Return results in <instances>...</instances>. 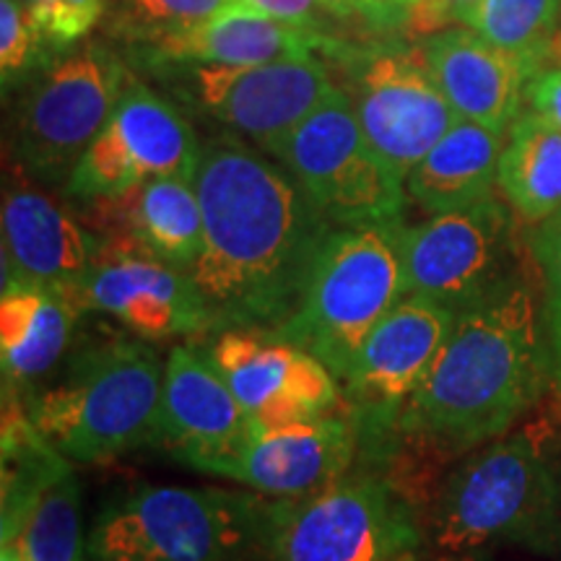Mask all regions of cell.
<instances>
[{"label":"cell","mask_w":561,"mask_h":561,"mask_svg":"<svg viewBox=\"0 0 561 561\" xmlns=\"http://www.w3.org/2000/svg\"><path fill=\"white\" fill-rule=\"evenodd\" d=\"M335 19H359L371 30L401 26L403 9L392 0H322Z\"/></svg>","instance_id":"e575fe53"},{"label":"cell","mask_w":561,"mask_h":561,"mask_svg":"<svg viewBox=\"0 0 561 561\" xmlns=\"http://www.w3.org/2000/svg\"><path fill=\"white\" fill-rule=\"evenodd\" d=\"M234 3L250 5V9L265 13V16L318 34H328L333 21H339L322 0H234Z\"/></svg>","instance_id":"d6a6232c"},{"label":"cell","mask_w":561,"mask_h":561,"mask_svg":"<svg viewBox=\"0 0 561 561\" xmlns=\"http://www.w3.org/2000/svg\"><path fill=\"white\" fill-rule=\"evenodd\" d=\"M0 561H21V559L16 557V553H11L9 549H3L0 551Z\"/></svg>","instance_id":"f35d334b"},{"label":"cell","mask_w":561,"mask_h":561,"mask_svg":"<svg viewBox=\"0 0 561 561\" xmlns=\"http://www.w3.org/2000/svg\"><path fill=\"white\" fill-rule=\"evenodd\" d=\"M559 26L561 0H483L468 30L512 55L533 79L549 62Z\"/></svg>","instance_id":"4316f807"},{"label":"cell","mask_w":561,"mask_h":561,"mask_svg":"<svg viewBox=\"0 0 561 561\" xmlns=\"http://www.w3.org/2000/svg\"><path fill=\"white\" fill-rule=\"evenodd\" d=\"M203 244L191 276L214 331L273 333L305 301L333 224L284 164L240 138L203 144Z\"/></svg>","instance_id":"6da1fadb"},{"label":"cell","mask_w":561,"mask_h":561,"mask_svg":"<svg viewBox=\"0 0 561 561\" xmlns=\"http://www.w3.org/2000/svg\"><path fill=\"white\" fill-rule=\"evenodd\" d=\"M419 546L413 502L364 462L312 494L268 504V561H419Z\"/></svg>","instance_id":"52a82bcc"},{"label":"cell","mask_w":561,"mask_h":561,"mask_svg":"<svg viewBox=\"0 0 561 561\" xmlns=\"http://www.w3.org/2000/svg\"><path fill=\"white\" fill-rule=\"evenodd\" d=\"M255 430L328 416L341 405L333 371L305 348L263 331H219L203 348Z\"/></svg>","instance_id":"5bb4252c"},{"label":"cell","mask_w":561,"mask_h":561,"mask_svg":"<svg viewBox=\"0 0 561 561\" xmlns=\"http://www.w3.org/2000/svg\"><path fill=\"white\" fill-rule=\"evenodd\" d=\"M128 68L102 42H83L53 60L21 102L16 157L37 178L68 180L83 151L107 128Z\"/></svg>","instance_id":"8fae6325"},{"label":"cell","mask_w":561,"mask_h":561,"mask_svg":"<svg viewBox=\"0 0 561 561\" xmlns=\"http://www.w3.org/2000/svg\"><path fill=\"white\" fill-rule=\"evenodd\" d=\"M549 62H553V66L561 68V26H559L557 34H553V39H551V47H549Z\"/></svg>","instance_id":"74e56055"},{"label":"cell","mask_w":561,"mask_h":561,"mask_svg":"<svg viewBox=\"0 0 561 561\" xmlns=\"http://www.w3.org/2000/svg\"><path fill=\"white\" fill-rule=\"evenodd\" d=\"M268 504L210 486H138L89 530L91 561H252L265 557Z\"/></svg>","instance_id":"5b68a950"},{"label":"cell","mask_w":561,"mask_h":561,"mask_svg":"<svg viewBox=\"0 0 561 561\" xmlns=\"http://www.w3.org/2000/svg\"><path fill=\"white\" fill-rule=\"evenodd\" d=\"M3 286H39L66 291L96 265L102 240L26 182L5 187L3 210Z\"/></svg>","instance_id":"ac0fdd59"},{"label":"cell","mask_w":561,"mask_h":561,"mask_svg":"<svg viewBox=\"0 0 561 561\" xmlns=\"http://www.w3.org/2000/svg\"><path fill=\"white\" fill-rule=\"evenodd\" d=\"M60 297L79 314H112L140 341L214 331V314L191 273L151 257L96 263Z\"/></svg>","instance_id":"2e32d148"},{"label":"cell","mask_w":561,"mask_h":561,"mask_svg":"<svg viewBox=\"0 0 561 561\" xmlns=\"http://www.w3.org/2000/svg\"><path fill=\"white\" fill-rule=\"evenodd\" d=\"M144 182L130 151L107 123V128L94 138V144L83 151L79 164L68 174L66 195L73 201L107 198V195L128 193Z\"/></svg>","instance_id":"83f0119b"},{"label":"cell","mask_w":561,"mask_h":561,"mask_svg":"<svg viewBox=\"0 0 561 561\" xmlns=\"http://www.w3.org/2000/svg\"><path fill=\"white\" fill-rule=\"evenodd\" d=\"M331 58L343 60L351 107L364 136L403 182L413 167L460 121L434 83L421 47L341 42Z\"/></svg>","instance_id":"30bf717a"},{"label":"cell","mask_w":561,"mask_h":561,"mask_svg":"<svg viewBox=\"0 0 561 561\" xmlns=\"http://www.w3.org/2000/svg\"><path fill=\"white\" fill-rule=\"evenodd\" d=\"M359 432L346 413L255 430L231 481L273 500H297L346 476L359 462Z\"/></svg>","instance_id":"d6986e66"},{"label":"cell","mask_w":561,"mask_h":561,"mask_svg":"<svg viewBox=\"0 0 561 561\" xmlns=\"http://www.w3.org/2000/svg\"><path fill=\"white\" fill-rule=\"evenodd\" d=\"M504 136L471 121H458L413 167L405 191L421 208L447 214L489 198L500 172Z\"/></svg>","instance_id":"44dd1931"},{"label":"cell","mask_w":561,"mask_h":561,"mask_svg":"<svg viewBox=\"0 0 561 561\" xmlns=\"http://www.w3.org/2000/svg\"><path fill=\"white\" fill-rule=\"evenodd\" d=\"M403 268L409 294L466 310L520 273L515 221L494 195L434 214L405 229Z\"/></svg>","instance_id":"4fadbf2b"},{"label":"cell","mask_w":561,"mask_h":561,"mask_svg":"<svg viewBox=\"0 0 561 561\" xmlns=\"http://www.w3.org/2000/svg\"><path fill=\"white\" fill-rule=\"evenodd\" d=\"M133 237L153 261L191 273L203 244V208L195 182L146 180L133 214Z\"/></svg>","instance_id":"d4e9b609"},{"label":"cell","mask_w":561,"mask_h":561,"mask_svg":"<svg viewBox=\"0 0 561 561\" xmlns=\"http://www.w3.org/2000/svg\"><path fill=\"white\" fill-rule=\"evenodd\" d=\"M55 45L34 24L21 0H0V79L3 94L11 87L37 79L53 66Z\"/></svg>","instance_id":"f1b7e54d"},{"label":"cell","mask_w":561,"mask_h":561,"mask_svg":"<svg viewBox=\"0 0 561 561\" xmlns=\"http://www.w3.org/2000/svg\"><path fill=\"white\" fill-rule=\"evenodd\" d=\"M403 234L401 219L335 229L297 314L273 335L305 348L341 382L377 322L409 297Z\"/></svg>","instance_id":"8992f818"},{"label":"cell","mask_w":561,"mask_h":561,"mask_svg":"<svg viewBox=\"0 0 561 561\" xmlns=\"http://www.w3.org/2000/svg\"><path fill=\"white\" fill-rule=\"evenodd\" d=\"M110 125L130 151L140 178H182L195 182L203 146H198L191 123L172 102L161 100L130 70Z\"/></svg>","instance_id":"603a6c76"},{"label":"cell","mask_w":561,"mask_h":561,"mask_svg":"<svg viewBox=\"0 0 561 561\" xmlns=\"http://www.w3.org/2000/svg\"><path fill=\"white\" fill-rule=\"evenodd\" d=\"M289 170L333 227L401 219L405 182L377 157L343 87L271 153Z\"/></svg>","instance_id":"9c48e42d"},{"label":"cell","mask_w":561,"mask_h":561,"mask_svg":"<svg viewBox=\"0 0 561 561\" xmlns=\"http://www.w3.org/2000/svg\"><path fill=\"white\" fill-rule=\"evenodd\" d=\"M229 3L234 0H121L115 19L117 30L130 42H146L157 34L201 24Z\"/></svg>","instance_id":"4dcf8cb0"},{"label":"cell","mask_w":561,"mask_h":561,"mask_svg":"<svg viewBox=\"0 0 561 561\" xmlns=\"http://www.w3.org/2000/svg\"><path fill=\"white\" fill-rule=\"evenodd\" d=\"M26 11L55 50H68L100 24L104 0H55L47 5H26Z\"/></svg>","instance_id":"1f68e13d"},{"label":"cell","mask_w":561,"mask_h":561,"mask_svg":"<svg viewBox=\"0 0 561 561\" xmlns=\"http://www.w3.org/2000/svg\"><path fill=\"white\" fill-rule=\"evenodd\" d=\"M79 312L60 294L39 286H3L0 364L3 382L32 390L66 354Z\"/></svg>","instance_id":"7402d4cb"},{"label":"cell","mask_w":561,"mask_h":561,"mask_svg":"<svg viewBox=\"0 0 561 561\" xmlns=\"http://www.w3.org/2000/svg\"><path fill=\"white\" fill-rule=\"evenodd\" d=\"M496 185L525 224L561 210V130L533 110H520L507 130Z\"/></svg>","instance_id":"cb8c5ba5"},{"label":"cell","mask_w":561,"mask_h":561,"mask_svg":"<svg viewBox=\"0 0 561 561\" xmlns=\"http://www.w3.org/2000/svg\"><path fill=\"white\" fill-rule=\"evenodd\" d=\"M530 110L561 130V68H543L525 87Z\"/></svg>","instance_id":"d590c367"},{"label":"cell","mask_w":561,"mask_h":561,"mask_svg":"<svg viewBox=\"0 0 561 561\" xmlns=\"http://www.w3.org/2000/svg\"><path fill=\"white\" fill-rule=\"evenodd\" d=\"M481 5H483V0H450L455 21H458L460 26L471 24V19L476 16V11H479Z\"/></svg>","instance_id":"8d00e7d4"},{"label":"cell","mask_w":561,"mask_h":561,"mask_svg":"<svg viewBox=\"0 0 561 561\" xmlns=\"http://www.w3.org/2000/svg\"><path fill=\"white\" fill-rule=\"evenodd\" d=\"M434 83L460 121L507 136L520 115L530 76L520 62L468 26L447 30L421 45Z\"/></svg>","instance_id":"ffe728a7"},{"label":"cell","mask_w":561,"mask_h":561,"mask_svg":"<svg viewBox=\"0 0 561 561\" xmlns=\"http://www.w3.org/2000/svg\"><path fill=\"white\" fill-rule=\"evenodd\" d=\"M392 3H396V5H401V9H405V5L416 3V0H392Z\"/></svg>","instance_id":"60d3db41"},{"label":"cell","mask_w":561,"mask_h":561,"mask_svg":"<svg viewBox=\"0 0 561 561\" xmlns=\"http://www.w3.org/2000/svg\"><path fill=\"white\" fill-rule=\"evenodd\" d=\"M430 533L447 557L561 553V473L549 439L528 426L458 462L437 491Z\"/></svg>","instance_id":"3957f363"},{"label":"cell","mask_w":561,"mask_h":561,"mask_svg":"<svg viewBox=\"0 0 561 561\" xmlns=\"http://www.w3.org/2000/svg\"><path fill=\"white\" fill-rule=\"evenodd\" d=\"M164 364L146 341L107 339L81 348L53 388L26 396L42 437L70 462H107L153 445Z\"/></svg>","instance_id":"277c9868"},{"label":"cell","mask_w":561,"mask_h":561,"mask_svg":"<svg viewBox=\"0 0 561 561\" xmlns=\"http://www.w3.org/2000/svg\"><path fill=\"white\" fill-rule=\"evenodd\" d=\"M140 66H263L276 60L331 55L341 39L265 16L242 3H229L201 24L172 30L144 42Z\"/></svg>","instance_id":"e0dca14e"},{"label":"cell","mask_w":561,"mask_h":561,"mask_svg":"<svg viewBox=\"0 0 561 561\" xmlns=\"http://www.w3.org/2000/svg\"><path fill=\"white\" fill-rule=\"evenodd\" d=\"M255 424L203 348L182 343L164 362L153 445L195 471L231 479Z\"/></svg>","instance_id":"9a60e30c"},{"label":"cell","mask_w":561,"mask_h":561,"mask_svg":"<svg viewBox=\"0 0 561 561\" xmlns=\"http://www.w3.org/2000/svg\"><path fill=\"white\" fill-rule=\"evenodd\" d=\"M3 549L21 561H83L89 538H83L81 483L73 468L55 479L26 504L11 525L0 528Z\"/></svg>","instance_id":"484cf974"},{"label":"cell","mask_w":561,"mask_h":561,"mask_svg":"<svg viewBox=\"0 0 561 561\" xmlns=\"http://www.w3.org/2000/svg\"><path fill=\"white\" fill-rule=\"evenodd\" d=\"M178 81L182 100L206 112L237 138L276 151L339 87L320 58L263 66H151Z\"/></svg>","instance_id":"7c38bea8"},{"label":"cell","mask_w":561,"mask_h":561,"mask_svg":"<svg viewBox=\"0 0 561 561\" xmlns=\"http://www.w3.org/2000/svg\"><path fill=\"white\" fill-rule=\"evenodd\" d=\"M458 312L409 294L398 301L351 362L341 380L343 403L359 432V462L385 468L401 453L398 421L437 359Z\"/></svg>","instance_id":"ba28073f"},{"label":"cell","mask_w":561,"mask_h":561,"mask_svg":"<svg viewBox=\"0 0 561 561\" xmlns=\"http://www.w3.org/2000/svg\"><path fill=\"white\" fill-rule=\"evenodd\" d=\"M533 257L541 276L543 328L549 343L553 388L561 396V210L538 224L533 234Z\"/></svg>","instance_id":"f546056e"},{"label":"cell","mask_w":561,"mask_h":561,"mask_svg":"<svg viewBox=\"0 0 561 561\" xmlns=\"http://www.w3.org/2000/svg\"><path fill=\"white\" fill-rule=\"evenodd\" d=\"M24 5H47V3H55V0H21Z\"/></svg>","instance_id":"ab89813d"},{"label":"cell","mask_w":561,"mask_h":561,"mask_svg":"<svg viewBox=\"0 0 561 561\" xmlns=\"http://www.w3.org/2000/svg\"><path fill=\"white\" fill-rule=\"evenodd\" d=\"M455 21L450 0H416L405 5L401 16V34L411 42H426L447 32Z\"/></svg>","instance_id":"836d02e7"},{"label":"cell","mask_w":561,"mask_h":561,"mask_svg":"<svg viewBox=\"0 0 561 561\" xmlns=\"http://www.w3.org/2000/svg\"><path fill=\"white\" fill-rule=\"evenodd\" d=\"M553 382L543 297L520 271L455 318L398 421L401 450L442 458L500 439Z\"/></svg>","instance_id":"7a4b0ae2"}]
</instances>
